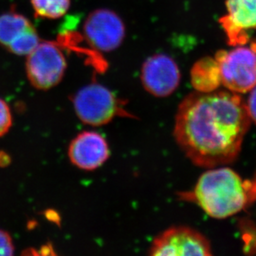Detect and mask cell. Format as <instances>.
<instances>
[{"instance_id": "8992f818", "label": "cell", "mask_w": 256, "mask_h": 256, "mask_svg": "<svg viewBox=\"0 0 256 256\" xmlns=\"http://www.w3.org/2000/svg\"><path fill=\"white\" fill-rule=\"evenodd\" d=\"M150 254L209 256L212 252L210 242L200 232L188 226H174L155 238Z\"/></svg>"}, {"instance_id": "3957f363", "label": "cell", "mask_w": 256, "mask_h": 256, "mask_svg": "<svg viewBox=\"0 0 256 256\" xmlns=\"http://www.w3.org/2000/svg\"><path fill=\"white\" fill-rule=\"evenodd\" d=\"M220 66L222 84L236 94L250 92L256 86V52L252 48L239 46L216 54Z\"/></svg>"}, {"instance_id": "5bb4252c", "label": "cell", "mask_w": 256, "mask_h": 256, "mask_svg": "<svg viewBox=\"0 0 256 256\" xmlns=\"http://www.w3.org/2000/svg\"><path fill=\"white\" fill-rule=\"evenodd\" d=\"M39 42H39L38 34L34 27L28 31L24 36L18 39L17 41L11 44L7 49L12 54L16 55H20V56L27 55L28 56L34 51V49L36 48Z\"/></svg>"}, {"instance_id": "9a60e30c", "label": "cell", "mask_w": 256, "mask_h": 256, "mask_svg": "<svg viewBox=\"0 0 256 256\" xmlns=\"http://www.w3.org/2000/svg\"><path fill=\"white\" fill-rule=\"evenodd\" d=\"M12 126V114L10 107L4 100L0 99V137L4 136Z\"/></svg>"}, {"instance_id": "7a4b0ae2", "label": "cell", "mask_w": 256, "mask_h": 256, "mask_svg": "<svg viewBox=\"0 0 256 256\" xmlns=\"http://www.w3.org/2000/svg\"><path fill=\"white\" fill-rule=\"evenodd\" d=\"M192 198L210 218L226 219L246 208L250 184L232 168H213L200 175Z\"/></svg>"}, {"instance_id": "30bf717a", "label": "cell", "mask_w": 256, "mask_h": 256, "mask_svg": "<svg viewBox=\"0 0 256 256\" xmlns=\"http://www.w3.org/2000/svg\"><path fill=\"white\" fill-rule=\"evenodd\" d=\"M68 155L70 162L80 170H96L110 157L106 140L96 132L85 131L70 142Z\"/></svg>"}, {"instance_id": "5b68a950", "label": "cell", "mask_w": 256, "mask_h": 256, "mask_svg": "<svg viewBox=\"0 0 256 256\" xmlns=\"http://www.w3.org/2000/svg\"><path fill=\"white\" fill-rule=\"evenodd\" d=\"M66 62L62 52L52 42H39L28 55L26 70L32 85L39 90H49L63 78Z\"/></svg>"}, {"instance_id": "52a82bcc", "label": "cell", "mask_w": 256, "mask_h": 256, "mask_svg": "<svg viewBox=\"0 0 256 256\" xmlns=\"http://www.w3.org/2000/svg\"><path fill=\"white\" fill-rule=\"evenodd\" d=\"M84 34L88 44L96 51L112 52L118 48L126 36L124 22L109 10H98L86 20Z\"/></svg>"}, {"instance_id": "e0dca14e", "label": "cell", "mask_w": 256, "mask_h": 256, "mask_svg": "<svg viewBox=\"0 0 256 256\" xmlns=\"http://www.w3.org/2000/svg\"><path fill=\"white\" fill-rule=\"evenodd\" d=\"M246 104L250 118L256 124V86L250 90Z\"/></svg>"}, {"instance_id": "4fadbf2b", "label": "cell", "mask_w": 256, "mask_h": 256, "mask_svg": "<svg viewBox=\"0 0 256 256\" xmlns=\"http://www.w3.org/2000/svg\"><path fill=\"white\" fill-rule=\"evenodd\" d=\"M36 14L44 18L56 20L66 14L70 0H31Z\"/></svg>"}, {"instance_id": "8fae6325", "label": "cell", "mask_w": 256, "mask_h": 256, "mask_svg": "<svg viewBox=\"0 0 256 256\" xmlns=\"http://www.w3.org/2000/svg\"><path fill=\"white\" fill-rule=\"evenodd\" d=\"M191 82L196 92H215L222 84L220 66L216 58H203L198 60L191 70Z\"/></svg>"}, {"instance_id": "9c48e42d", "label": "cell", "mask_w": 256, "mask_h": 256, "mask_svg": "<svg viewBox=\"0 0 256 256\" xmlns=\"http://www.w3.org/2000/svg\"><path fill=\"white\" fill-rule=\"evenodd\" d=\"M228 15L220 24L224 29L228 44L243 45L249 42L247 30L256 28V0H226Z\"/></svg>"}, {"instance_id": "277c9868", "label": "cell", "mask_w": 256, "mask_h": 256, "mask_svg": "<svg viewBox=\"0 0 256 256\" xmlns=\"http://www.w3.org/2000/svg\"><path fill=\"white\" fill-rule=\"evenodd\" d=\"M72 100L78 118L92 126L106 124L124 110L114 94L97 83L82 88Z\"/></svg>"}, {"instance_id": "2e32d148", "label": "cell", "mask_w": 256, "mask_h": 256, "mask_svg": "<svg viewBox=\"0 0 256 256\" xmlns=\"http://www.w3.org/2000/svg\"><path fill=\"white\" fill-rule=\"evenodd\" d=\"M14 246L12 238L7 232L0 230V256H12Z\"/></svg>"}, {"instance_id": "ba28073f", "label": "cell", "mask_w": 256, "mask_h": 256, "mask_svg": "<svg viewBox=\"0 0 256 256\" xmlns=\"http://www.w3.org/2000/svg\"><path fill=\"white\" fill-rule=\"evenodd\" d=\"M180 80L178 66L175 60L166 54L152 55L142 65V86L154 96H168L178 87Z\"/></svg>"}, {"instance_id": "6da1fadb", "label": "cell", "mask_w": 256, "mask_h": 256, "mask_svg": "<svg viewBox=\"0 0 256 256\" xmlns=\"http://www.w3.org/2000/svg\"><path fill=\"white\" fill-rule=\"evenodd\" d=\"M250 123L239 94L196 92L179 104L174 136L192 164L209 170L236 160Z\"/></svg>"}, {"instance_id": "7c38bea8", "label": "cell", "mask_w": 256, "mask_h": 256, "mask_svg": "<svg viewBox=\"0 0 256 256\" xmlns=\"http://www.w3.org/2000/svg\"><path fill=\"white\" fill-rule=\"evenodd\" d=\"M34 26L27 18L14 12L0 16V44L8 48Z\"/></svg>"}]
</instances>
